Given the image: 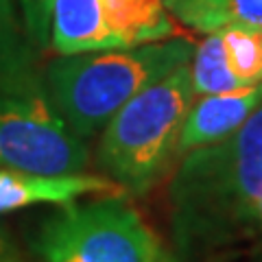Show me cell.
Wrapping results in <instances>:
<instances>
[{"mask_svg": "<svg viewBox=\"0 0 262 262\" xmlns=\"http://www.w3.org/2000/svg\"><path fill=\"white\" fill-rule=\"evenodd\" d=\"M192 44L179 37L134 48L61 55L44 72V85L57 114L81 140L96 136L116 112L190 61Z\"/></svg>", "mask_w": 262, "mask_h": 262, "instance_id": "7a4b0ae2", "label": "cell"}, {"mask_svg": "<svg viewBox=\"0 0 262 262\" xmlns=\"http://www.w3.org/2000/svg\"><path fill=\"white\" fill-rule=\"evenodd\" d=\"M168 206L184 260L262 256V101L234 134L184 155Z\"/></svg>", "mask_w": 262, "mask_h": 262, "instance_id": "6da1fadb", "label": "cell"}, {"mask_svg": "<svg viewBox=\"0 0 262 262\" xmlns=\"http://www.w3.org/2000/svg\"><path fill=\"white\" fill-rule=\"evenodd\" d=\"M188 66H190V83L194 96L221 94L241 88V83L227 68L223 42H221V35L216 31L208 33L192 48V57Z\"/></svg>", "mask_w": 262, "mask_h": 262, "instance_id": "8fae6325", "label": "cell"}, {"mask_svg": "<svg viewBox=\"0 0 262 262\" xmlns=\"http://www.w3.org/2000/svg\"><path fill=\"white\" fill-rule=\"evenodd\" d=\"M0 262H27L3 227H0Z\"/></svg>", "mask_w": 262, "mask_h": 262, "instance_id": "9a60e30c", "label": "cell"}, {"mask_svg": "<svg viewBox=\"0 0 262 262\" xmlns=\"http://www.w3.org/2000/svg\"><path fill=\"white\" fill-rule=\"evenodd\" d=\"M39 262H160L158 236L122 196L66 203L37 232Z\"/></svg>", "mask_w": 262, "mask_h": 262, "instance_id": "5b68a950", "label": "cell"}, {"mask_svg": "<svg viewBox=\"0 0 262 262\" xmlns=\"http://www.w3.org/2000/svg\"><path fill=\"white\" fill-rule=\"evenodd\" d=\"M127 196V190L114 179L85 173L37 175L20 170H0V214L35 206L57 203L66 206L81 196Z\"/></svg>", "mask_w": 262, "mask_h": 262, "instance_id": "8992f818", "label": "cell"}, {"mask_svg": "<svg viewBox=\"0 0 262 262\" xmlns=\"http://www.w3.org/2000/svg\"><path fill=\"white\" fill-rule=\"evenodd\" d=\"M88 162L85 140L57 114L35 70L0 79V170L68 175Z\"/></svg>", "mask_w": 262, "mask_h": 262, "instance_id": "277c9868", "label": "cell"}, {"mask_svg": "<svg viewBox=\"0 0 262 262\" xmlns=\"http://www.w3.org/2000/svg\"><path fill=\"white\" fill-rule=\"evenodd\" d=\"M33 70L11 0H0V79Z\"/></svg>", "mask_w": 262, "mask_h": 262, "instance_id": "4fadbf2b", "label": "cell"}, {"mask_svg": "<svg viewBox=\"0 0 262 262\" xmlns=\"http://www.w3.org/2000/svg\"><path fill=\"white\" fill-rule=\"evenodd\" d=\"M166 11L199 33L225 27H262V0H164Z\"/></svg>", "mask_w": 262, "mask_h": 262, "instance_id": "30bf717a", "label": "cell"}, {"mask_svg": "<svg viewBox=\"0 0 262 262\" xmlns=\"http://www.w3.org/2000/svg\"><path fill=\"white\" fill-rule=\"evenodd\" d=\"M27 7V22L35 42H46L51 35V11L53 0H24Z\"/></svg>", "mask_w": 262, "mask_h": 262, "instance_id": "5bb4252c", "label": "cell"}, {"mask_svg": "<svg viewBox=\"0 0 262 262\" xmlns=\"http://www.w3.org/2000/svg\"><path fill=\"white\" fill-rule=\"evenodd\" d=\"M262 101V83L229 90L221 94H206L192 103L184 120L177 142V160L194 149L223 140L234 134Z\"/></svg>", "mask_w": 262, "mask_h": 262, "instance_id": "52a82bcc", "label": "cell"}, {"mask_svg": "<svg viewBox=\"0 0 262 262\" xmlns=\"http://www.w3.org/2000/svg\"><path fill=\"white\" fill-rule=\"evenodd\" d=\"M48 39L59 55L114 51L103 24L101 0H53Z\"/></svg>", "mask_w": 262, "mask_h": 262, "instance_id": "9c48e42d", "label": "cell"}, {"mask_svg": "<svg viewBox=\"0 0 262 262\" xmlns=\"http://www.w3.org/2000/svg\"><path fill=\"white\" fill-rule=\"evenodd\" d=\"M223 42L225 61L241 88L262 83V27H225L216 31Z\"/></svg>", "mask_w": 262, "mask_h": 262, "instance_id": "7c38bea8", "label": "cell"}, {"mask_svg": "<svg viewBox=\"0 0 262 262\" xmlns=\"http://www.w3.org/2000/svg\"><path fill=\"white\" fill-rule=\"evenodd\" d=\"M194 103L184 63L136 94L103 129L96 164L127 194H144L177 162V142Z\"/></svg>", "mask_w": 262, "mask_h": 262, "instance_id": "3957f363", "label": "cell"}, {"mask_svg": "<svg viewBox=\"0 0 262 262\" xmlns=\"http://www.w3.org/2000/svg\"><path fill=\"white\" fill-rule=\"evenodd\" d=\"M101 9L114 48H134L177 35L164 0H101Z\"/></svg>", "mask_w": 262, "mask_h": 262, "instance_id": "ba28073f", "label": "cell"}]
</instances>
